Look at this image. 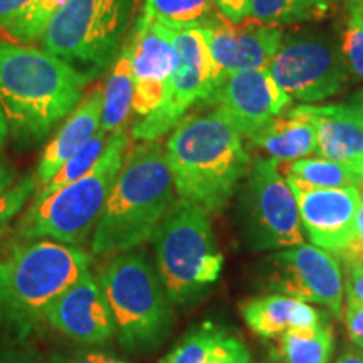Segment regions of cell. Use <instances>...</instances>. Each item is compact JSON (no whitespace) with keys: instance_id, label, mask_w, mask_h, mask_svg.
<instances>
[{"instance_id":"1","label":"cell","mask_w":363,"mask_h":363,"mask_svg":"<svg viewBox=\"0 0 363 363\" xmlns=\"http://www.w3.org/2000/svg\"><path fill=\"white\" fill-rule=\"evenodd\" d=\"M88 83L44 49L0 40V106L17 142H43L83 101Z\"/></svg>"},{"instance_id":"2","label":"cell","mask_w":363,"mask_h":363,"mask_svg":"<svg viewBox=\"0 0 363 363\" xmlns=\"http://www.w3.org/2000/svg\"><path fill=\"white\" fill-rule=\"evenodd\" d=\"M165 152L180 201L207 212H220L251 169L242 135L220 108L182 118Z\"/></svg>"},{"instance_id":"3","label":"cell","mask_w":363,"mask_h":363,"mask_svg":"<svg viewBox=\"0 0 363 363\" xmlns=\"http://www.w3.org/2000/svg\"><path fill=\"white\" fill-rule=\"evenodd\" d=\"M175 202V185L160 143L143 142L126 152L93 233L91 252L115 256L153 238Z\"/></svg>"},{"instance_id":"4","label":"cell","mask_w":363,"mask_h":363,"mask_svg":"<svg viewBox=\"0 0 363 363\" xmlns=\"http://www.w3.org/2000/svg\"><path fill=\"white\" fill-rule=\"evenodd\" d=\"M89 271L79 246L51 239L27 240L0 261V333L16 342L45 321V313L66 289Z\"/></svg>"},{"instance_id":"5","label":"cell","mask_w":363,"mask_h":363,"mask_svg":"<svg viewBox=\"0 0 363 363\" xmlns=\"http://www.w3.org/2000/svg\"><path fill=\"white\" fill-rule=\"evenodd\" d=\"M128 143L126 128L115 131L110 135L101 160L89 174L40 201H33L17 225L19 238L51 239L71 246L83 244L101 217L110 190L123 167Z\"/></svg>"},{"instance_id":"6","label":"cell","mask_w":363,"mask_h":363,"mask_svg":"<svg viewBox=\"0 0 363 363\" xmlns=\"http://www.w3.org/2000/svg\"><path fill=\"white\" fill-rule=\"evenodd\" d=\"M98 281L121 347L131 353L157 350L170 335L174 311L160 276L145 252L115 254Z\"/></svg>"},{"instance_id":"7","label":"cell","mask_w":363,"mask_h":363,"mask_svg":"<svg viewBox=\"0 0 363 363\" xmlns=\"http://www.w3.org/2000/svg\"><path fill=\"white\" fill-rule=\"evenodd\" d=\"M152 239L157 272L172 303L190 305L219 281L224 256L206 208L174 202Z\"/></svg>"},{"instance_id":"8","label":"cell","mask_w":363,"mask_h":363,"mask_svg":"<svg viewBox=\"0 0 363 363\" xmlns=\"http://www.w3.org/2000/svg\"><path fill=\"white\" fill-rule=\"evenodd\" d=\"M135 0H67L49 24L43 49L91 81L115 62Z\"/></svg>"},{"instance_id":"9","label":"cell","mask_w":363,"mask_h":363,"mask_svg":"<svg viewBox=\"0 0 363 363\" xmlns=\"http://www.w3.org/2000/svg\"><path fill=\"white\" fill-rule=\"evenodd\" d=\"M242 235L252 251H272L305 242L296 197L274 158L251 162L242 195Z\"/></svg>"},{"instance_id":"10","label":"cell","mask_w":363,"mask_h":363,"mask_svg":"<svg viewBox=\"0 0 363 363\" xmlns=\"http://www.w3.org/2000/svg\"><path fill=\"white\" fill-rule=\"evenodd\" d=\"M179 66L172 76L167 96L155 111L143 116L131 130L136 142H155L180 123L195 103H208L220 83V71L211 56L202 27L175 29Z\"/></svg>"},{"instance_id":"11","label":"cell","mask_w":363,"mask_h":363,"mask_svg":"<svg viewBox=\"0 0 363 363\" xmlns=\"http://www.w3.org/2000/svg\"><path fill=\"white\" fill-rule=\"evenodd\" d=\"M267 69L289 98L301 103L335 96L348 78V66L333 40L315 34L283 38Z\"/></svg>"},{"instance_id":"12","label":"cell","mask_w":363,"mask_h":363,"mask_svg":"<svg viewBox=\"0 0 363 363\" xmlns=\"http://www.w3.org/2000/svg\"><path fill=\"white\" fill-rule=\"evenodd\" d=\"M343 283L337 257L313 244L283 249L269 259L271 289L326 306L335 318L343 315Z\"/></svg>"},{"instance_id":"13","label":"cell","mask_w":363,"mask_h":363,"mask_svg":"<svg viewBox=\"0 0 363 363\" xmlns=\"http://www.w3.org/2000/svg\"><path fill=\"white\" fill-rule=\"evenodd\" d=\"M126 44L135 78L133 111L147 116L163 103L172 76L179 66L175 29L142 13Z\"/></svg>"},{"instance_id":"14","label":"cell","mask_w":363,"mask_h":363,"mask_svg":"<svg viewBox=\"0 0 363 363\" xmlns=\"http://www.w3.org/2000/svg\"><path fill=\"white\" fill-rule=\"evenodd\" d=\"M291 101L267 67L227 74L208 99L225 111L244 136H251L283 115Z\"/></svg>"},{"instance_id":"15","label":"cell","mask_w":363,"mask_h":363,"mask_svg":"<svg viewBox=\"0 0 363 363\" xmlns=\"http://www.w3.org/2000/svg\"><path fill=\"white\" fill-rule=\"evenodd\" d=\"M296 197L301 227L313 246L342 252L353 239L360 189H315L286 179Z\"/></svg>"},{"instance_id":"16","label":"cell","mask_w":363,"mask_h":363,"mask_svg":"<svg viewBox=\"0 0 363 363\" xmlns=\"http://www.w3.org/2000/svg\"><path fill=\"white\" fill-rule=\"evenodd\" d=\"M202 29L211 56L220 71V81L233 72L267 67L283 40L279 27L256 19L233 24L219 16Z\"/></svg>"},{"instance_id":"17","label":"cell","mask_w":363,"mask_h":363,"mask_svg":"<svg viewBox=\"0 0 363 363\" xmlns=\"http://www.w3.org/2000/svg\"><path fill=\"white\" fill-rule=\"evenodd\" d=\"M45 323L83 345H104L116 333L106 296L89 271L52 303Z\"/></svg>"},{"instance_id":"18","label":"cell","mask_w":363,"mask_h":363,"mask_svg":"<svg viewBox=\"0 0 363 363\" xmlns=\"http://www.w3.org/2000/svg\"><path fill=\"white\" fill-rule=\"evenodd\" d=\"M316 128V153L363 175V120L350 104L296 106Z\"/></svg>"},{"instance_id":"19","label":"cell","mask_w":363,"mask_h":363,"mask_svg":"<svg viewBox=\"0 0 363 363\" xmlns=\"http://www.w3.org/2000/svg\"><path fill=\"white\" fill-rule=\"evenodd\" d=\"M101 111L103 88L98 86L76 106L54 138L45 145L35 170L38 187L48 184L61 167L93 138L101 126Z\"/></svg>"},{"instance_id":"20","label":"cell","mask_w":363,"mask_h":363,"mask_svg":"<svg viewBox=\"0 0 363 363\" xmlns=\"http://www.w3.org/2000/svg\"><path fill=\"white\" fill-rule=\"evenodd\" d=\"M240 311L252 333L262 338H274L288 330L315 326L323 321V316L316 308L286 294L249 299Z\"/></svg>"},{"instance_id":"21","label":"cell","mask_w":363,"mask_h":363,"mask_svg":"<svg viewBox=\"0 0 363 363\" xmlns=\"http://www.w3.org/2000/svg\"><path fill=\"white\" fill-rule=\"evenodd\" d=\"M247 138L254 147L278 162H296L316 152L315 125L296 108L271 120Z\"/></svg>"},{"instance_id":"22","label":"cell","mask_w":363,"mask_h":363,"mask_svg":"<svg viewBox=\"0 0 363 363\" xmlns=\"http://www.w3.org/2000/svg\"><path fill=\"white\" fill-rule=\"evenodd\" d=\"M135 78L131 67V54L128 44L121 48L103 89V111L101 126L106 133L126 128L130 113L133 110Z\"/></svg>"},{"instance_id":"23","label":"cell","mask_w":363,"mask_h":363,"mask_svg":"<svg viewBox=\"0 0 363 363\" xmlns=\"http://www.w3.org/2000/svg\"><path fill=\"white\" fill-rule=\"evenodd\" d=\"M333 350V330L325 321L284 331L274 348L283 363H330Z\"/></svg>"},{"instance_id":"24","label":"cell","mask_w":363,"mask_h":363,"mask_svg":"<svg viewBox=\"0 0 363 363\" xmlns=\"http://www.w3.org/2000/svg\"><path fill=\"white\" fill-rule=\"evenodd\" d=\"M288 179L298 180L315 189L363 187V175L323 157H306L291 162V165L288 167Z\"/></svg>"},{"instance_id":"25","label":"cell","mask_w":363,"mask_h":363,"mask_svg":"<svg viewBox=\"0 0 363 363\" xmlns=\"http://www.w3.org/2000/svg\"><path fill=\"white\" fill-rule=\"evenodd\" d=\"M216 0H145L143 13L172 29L207 27L214 22Z\"/></svg>"},{"instance_id":"26","label":"cell","mask_w":363,"mask_h":363,"mask_svg":"<svg viewBox=\"0 0 363 363\" xmlns=\"http://www.w3.org/2000/svg\"><path fill=\"white\" fill-rule=\"evenodd\" d=\"M331 0H251L249 17L266 24H291L323 17Z\"/></svg>"},{"instance_id":"27","label":"cell","mask_w":363,"mask_h":363,"mask_svg":"<svg viewBox=\"0 0 363 363\" xmlns=\"http://www.w3.org/2000/svg\"><path fill=\"white\" fill-rule=\"evenodd\" d=\"M108 140H110V133H106V131L99 128L96 133H94L93 138H91L76 155H72L48 184L43 185V187H38L34 195V201H40V199L52 194L54 190L65 187V185L71 184V182L78 180L86 174H89V172L98 165V162L101 160L104 150H106Z\"/></svg>"},{"instance_id":"28","label":"cell","mask_w":363,"mask_h":363,"mask_svg":"<svg viewBox=\"0 0 363 363\" xmlns=\"http://www.w3.org/2000/svg\"><path fill=\"white\" fill-rule=\"evenodd\" d=\"M67 0H33L19 16L4 26L7 35L21 43L43 40L45 30Z\"/></svg>"},{"instance_id":"29","label":"cell","mask_w":363,"mask_h":363,"mask_svg":"<svg viewBox=\"0 0 363 363\" xmlns=\"http://www.w3.org/2000/svg\"><path fill=\"white\" fill-rule=\"evenodd\" d=\"M224 335V328L206 321L190 330L162 363H203Z\"/></svg>"},{"instance_id":"30","label":"cell","mask_w":363,"mask_h":363,"mask_svg":"<svg viewBox=\"0 0 363 363\" xmlns=\"http://www.w3.org/2000/svg\"><path fill=\"white\" fill-rule=\"evenodd\" d=\"M35 190H38V180L35 175H29L0 194V233L19 214Z\"/></svg>"},{"instance_id":"31","label":"cell","mask_w":363,"mask_h":363,"mask_svg":"<svg viewBox=\"0 0 363 363\" xmlns=\"http://www.w3.org/2000/svg\"><path fill=\"white\" fill-rule=\"evenodd\" d=\"M342 54L357 78L363 79V26L355 17H350L345 27L342 39Z\"/></svg>"},{"instance_id":"32","label":"cell","mask_w":363,"mask_h":363,"mask_svg":"<svg viewBox=\"0 0 363 363\" xmlns=\"http://www.w3.org/2000/svg\"><path fill=\"white\" fill-rule=\"evenodd\" d=\"M342 318L350 342L363 350V303L347 301Z\"/></svg>"},{"instance_id":"33","label":"cell","mask_w":363,"mask_h":363,"mask_svg":"<svg viewBox=\"0 0 363 363\" xmlns=\"http://www.w3.org/2000/svg\"><path fill=\"white\" fill-rule=\"evenodd\" d=\"M242 342H239L235 337H229V335H224L220 338V342L216 345L214 350L208 353L203 363H234L235 358L239 357V353L244 350Z\"/></svg>"},{"instance_id":"34","label":"cell","mask_w":363,"mask_h":363,"mask_svg":"<svg viewBox=\"0 0 363 363\" xmlns=\"http://www.w3.org/2000/svg\"><path fill=\"white\" fill-rule=\"evenodd\" d=\"M0 363H43V357L35 348L17 342V345L0 348Z\"/></svg>"},{"instance_id":"35","label":"cell","mask_w":363,"mask_h":363,"mask_svg":"<svg viewBox=\"0 0 363 363\" xmlns=\"http://www.w3.org/2000/svg\"><path fill=\"white\" fill-rule=\"evenodd\" d=\"M342 256V261L357 259L363 256V194H360V203H358L357 216H355V230H353V239L348 244L347 249L338 252Z\"/></svg>"},{"instance_id":"36","label":"cell","mask_w":363,"mask_h":363,"mask_svg":"<svg viewBox=\"0 0 363 363\" xmlns=\"http://www.w3.org/2000/svg\"><path fill=\"white\" fill-rule=\"evenodd\" d=\"M216 6L222 17L233 24H240L249 17L251 0H216Z\"/></svg>"},{"instance_id":"37","label":"cell","mask_w":363,"mask_h":363,"mask_svg":"<svg viewBox=\"0 0 363 363\" xmlns=\"http://www.w3.org/2000/svg\"><path fill=\"white\" fill-rule=\"evenodd\" d=\"M345 288L348 301L363 303V267L357 264H345Z\"/></svg>"},{"instance_id":"38","label":"cell","mask_w":363,"mask_h":363,"mask_svg":"<svg viewBox=\"0 0 363 363\" xmlns=\"http://www.w3.org/2000/svg\"><path fill=\"white\" fill-rule=\"evenodd\" d=\"M106 358L108 357L103 353L93 352H56L48 363H103Z\"/></svg>"},{"instance_id":"39","label":"cell","mask_w":363,"mask_h":363,"mask_svg":"<svg viewBox=\"0 0 363 363\" xmlns=\"http://www.w3.org/2000/svg\"><path fill=\"white\" fill-rule=\"evenodd\" d=\"M33 0H0V27L7 26L17 17Z\"/></svg>"},{"instance_id":"40","label":"cell","mask_w":363,"mask_h":363,"mask_svg":"<svg viewBox=\"0 0 363 363\" xmlns=\"http://www.w3.org/2000/svg\"><path fill=\"white\" fill-rule=\"evenodd\" d=\"M13 177H16V174H13L12 167L0 158V194L12 187Z\"/></svg>"},{"instance_id":"41","label":"cell","mask_w":363,"mask_h":363,"mask_svg":"<svg viewBox=\"0 0 363 363\" xmlns=\"http://www.w3.org/2000/svg\"><path fill=\"white\" fill-rule=\"evenodd\" d=\"M335 363H363V353L353 348H345Z\"/></svg>"},{"instance_id":"42","label":"cell","mask_w":363,"mask_h":363,"mask_svg":"<svg viewBox=\"0 0 363 363\" xmlns=\"http://www.w3.org/2000/svg\"><path fill=\"white\" fill-rule=\"evenodd\" d=\"M7 136H9V125H7L6 115H4L2 106H0V148H2L4 143H6Z\"/></svg>"},{"instance_id":"43","label":"cell","mask_w":363,"mask_h":363,"mask_svg":"<svg viewBox=\"0 0 363 363\" xmlns=\"http://www.w3.org/2000/svg\"><path fill=\"white\" fill-rule=\"evenodd\" d=\"M348 104H350L353 110H355V111L358 113V116H360L362 120H363V91H362L360 94H357V96L353 98L352 101L348 103Z\"/></svg>"},{"instance_id":"44","label":"cell","mask_w":363,"mask_h":363,"mask_svg":"<svg viewBox=\"0 0 363 363\" xmlns=\"http://www.w3.org/2000/svg\"><path fill=\"white\" fill-rule=\"evenodd\" d=\"M347 4L352 9V13L363 16V0H347Z\"/></svg>"},{"instance_id":"45","label":"cell","mask_w":363,"mask_h":363,"mask_svg":"<svg viewBox=\"0 0 363 363\" xmlns=\"http://www.w3.org/2000/svg\"><path fill=\"white\" fill-rule=\"evenodd\" d=\"M262 363H283V360H281V358L278 357V353L274 352V348H271L269 355L264 358V362H262Z\"/></svg>"},{"instance_id":"46","label":"cell","mask_w":363,"mask_h":363,"mask_svg":"<svg viewBox=\"0 0 363 363\" xmlns=\"http://www.w3.org/2000/svg\"><path fill=\"white\" fill-rule=\"evenodd\" d=\"M234 363H251V355H249L247 348H244V350L239 353V357L235 358Z\"/></svg>"},{"instance_id":"47","label":"cell","mask_w":363,"mask_h":363,"mask_svg":"<svg viewBox=\"0 0 363 363\" xmlns=\"http://www.w3.org/2000/svg\"><path fill=\"white\" fill-rule=\"evenodd\" d=\"M343 264H357L363 267V256L357 257V259H350V261H343Z\"/></svg>"},{"instance_id":"48","label":"cell","mask_w":363,"mask_h":363,"mask_svg":"<svg viewBox=\"0 0 363 363\" xmlns=\"http://www.w3.org/2000/svg\"><path fill=\"white\" fill-rule=\"evenodd\" d=\"M352 17H355V19L363 26V16H358V13H352Z\"/></svg>"},{"instance_id":"49","label":"cell","mask_w":363,"mask_h":363,"mask_svg":"<svg viewBox=\"0 0 363 363\" xmlns=\"http://www.w3.org/2000/svg\"><path fill=\"white\" fill-rule=\"evenodd\" d=\"M103 363H126V362H120V360H110V358H106Z\"/></svg>"}]
</instances>
